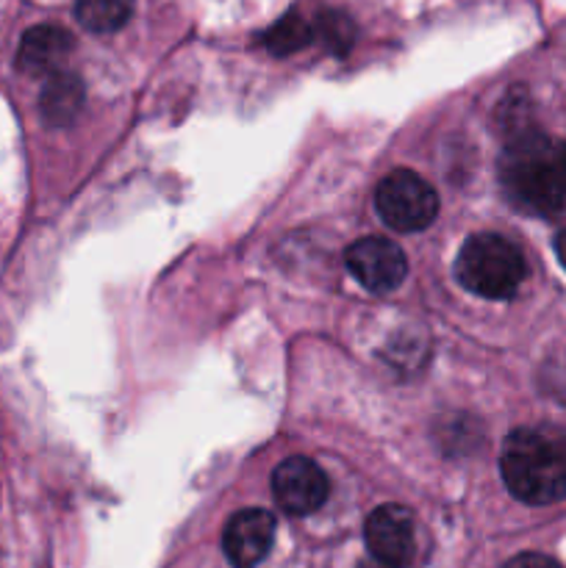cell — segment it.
<instances>
[{"label": "cell", "instance_id": "cell-7", "mask_svg": "<svg viewBox=\"0 0 566 568\" xmlns=\"http://www.w3.org/2000/svg\"><path fill=\"white\" fill-rule=\"evenodd\" d=\"M272 497L289 516H309L327 499V477L314 460L289 458L272 475Z\"/></svg>", "mask_w": 566, "mask_h": 568}, {"label": "cell", "instance_id": "cell-13", "mask_svg": "<svg viewBox=\"0 0 566 568\" xmlns=\"http://www.w3.org/2000/svg\"><path fill=\"white\" fill-rule=\"evenodd\" d=\"M320 31L322 37L331 44H336L338 50L350 48V42H353V26H350V20L344 14H333V11L331 14H322Z\"/></svg>", "mask_w": 566, "mask_h": 568}, {"label": "cell", "instance_id": "cell-5", "mask_svg": "<svg viewBox=\"0 0 566 568\" xmlns=\"http://www.w3.org/2000/svg\"><path fill=\"white\" fill-rule=\"evenodd\" d=\"M364 538L372 558L381 566L403 568L414 560V516H411L403 505H381L377 510H372V516L366 519L364 527Z\"/></svg>", "mask_w": 566, "mask_h": 568}, {"label": "cell", "instance_id": "cell-10", "mask_svg": "<svg viewBox=\"0 0 566 568\" xmlns=\"http://www.w3.org/2000/svg\"><path fill=\"white\" fill-rule=\"evenodd\" d=\"M133 14V0H75V17L87 31L111 33Z\"/></svg>", "mask_w": 566, "mask_h": 568}, {"label": "cell", "instance_id": "cell-14", "mask_svg": "<svg viewBox=\"0 0 566 568\" xmlns=\"http://www.w3.org/2000/svg\"><path fill=\"white\" fill-rule=\"evenodd\" d=\"M505 568H564L558 560L547 558V555H538V552H525V555H516Z\"/></svg>", "mask_w": 566, "mask_h": 568}, {"label": "cell", "instance_id": "cell-15", "mask_svg": "<svg viewBox=\"0 0 566 568\" xmlns=\"http://www.w3.org/2000/svg\"><path fill=\"white\" fill-rule=\"evenodd\" d=\"M555 253H558L560 264L566 266V231H560L558 239H555Z\"/></svg>", "mask_w": 566, "mask_h": 568}, {"label": "cell", "instance_id": "cell-8", "mask_svg": "<svg viewBox=\"0 0 566 568\" xmlns=\"http://www.w3.org/2000/svg\"><path fill=\"white\" fill-rule=\"evenodd\" d=\"M272 541H275V516L261 508L239 510L222 532V549L233 568L259 566L270 555Z\"/></svg>", "mask_w": 566, "mask_h": 568}, {"label": "cell", "instance_id": "cell-9", "mask_svg": "<svg viewBox=\"0 0 566 568\" xmlns=\"http://www.w3.org/2000/svg\"><path fill=\"white\" fill-rule=\"evenodd\" d=\"M72 37L59 26H37L22 37L20 67L28 72H59L70 59Z\"/></svg>", "mask_w": 566, "mask_h": 568}, {"label": "cell", "instance_id": "cell-3", "mask_svg": "<svg viewBox=\"0 0 566 568\" xmlns=\"http://www.w3.org/2000/svg\"><path fill=\"white\" fill-rule=\"evenodd\" d=\"M525 258L511 239L477 233L461 247L455 275L466 292L486 300H511L525 281Z\"/></svg>", "mask_w": 566, "mask_h": 568}, {"label": "cell", "instance_id": "cell-2", "mask_svg": "<svg viewBox=\"0 0 566 568\" xmlns=\"http://www.w3.org/2000/svg\"><path fill=\"white\" fill-rule=\"evenodd\" d=\"M503 183L533 214H555L566 203V144L544 133H522L503 155Z\"/></svg>", "mask_w": 566, "mask_h": 568}, {"label": "cell", "instance_id": "cell-4", "mask_svg": "<svg viewBox=\"0 0 566 568\" xmlns=\"http://www.w3.org/2000/svg\"><path fill=\"white\" fill-rule=\"evenodd\" d=\"M375 209L394 231L416 233L436 220L438 197L425 178L411 170H397L377 183Z\"/></svg>", "mask_w": 566, "mask_h": 568}, {"label": "cell", "instance_id": "cell-1", "mask_svg": "<svg viewBox=\"0 0 566 568\" xmlns=\"http://www.w3.org/2000/svg\"><path fill=\"white\" fill-rule=\"evenodd\" d=\"M499 471L519 503H560L566 499V433L555 427H519L505 438Z\"/></svg>", "mask_w": 566, "mask_h": 568}, {"label": "cell", "instance_id": "cell-11", "mask_svg": "<svg viewBox=\"0 0 566 568\" xmlns=\"http://www.w3.org/2000/svg\"><path fill=\"white\" fill-rule=\"evenodd\" d=\"M83 100L81 81L70 72H55L48 81L42 94V111L50 122H67L70 116H75L78 105Z\"/></svg>", "mask_w": 566, "mask_h": 568}, {"label": "cell", "instance_id": "cell-12", "mask_svg": "<svg viewBox=\"0 0 566 568\" xmlns=\"http://www.w3.org/2000/svg\"><path fill=\"white\" fill-rule=\"evenodd\" d=\"M314 33L316 28L311 26L305 17H300L297 11H289L286 17H281V20L264 33V44L270 48V53L292 55L297 53V50H303L305 44L314 42Z\"/></svg>", "mask_w": 566, "mask_h": 568}, {"label": "cell", "instance_id": "cell-16", "mask_svg": "<svg viewBox=\"0 0 566 568\" xmlns=\"http://www.w3.org/2000/svg\"><path fill=\"white\" fill-rule=\"evenodd\" d=\"M383 568H392V566H383Z\"/></svg>", "mask_w": 566, "mask_h": 568}, {"label": "cell", "instance_id": "cell-6", "mask_svg": "<svg viewBox=\"0 0 566 568\" xmlns=\"http://www.w3.org/2000/svg\"><path fill=\"white\" fill-rule=\"evenodd\" d=\"M347 270L370 292H392L403 283L408 261L392 239L366 236L347 250Z\"/></svg>", "mask_w": 566, "mask_h": 568}]
</instances>
